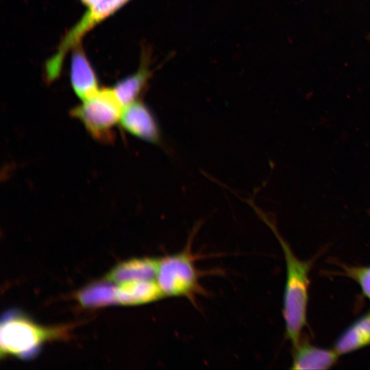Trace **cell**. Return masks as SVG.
I'll return each mask as SVG.
<instances>
[{
  "instance_id": "obj_5",
  "label": "cell",
  "mask_w": 370,
  "mask_h": 370,
  "mask_svg": "<svg viewBox=\"0 0 370 370\" xmlns=\"http://www.w3.org/2000/svg\"><path fill=\"white\" fill-rule=\"evenodd\" d=\"M119 123L123 129L136 138L155 145H163L158 122L142 101L138 99L124 107Z\"/></svg>"
},
{
  "instance_id": "obj_2",
  "label": "cell",
  "mask_w": 370,
  "mask_h": 370,
  "mask_svg": "<svg viewBox=\"0 0 370 370\" xmlns=\"http://www.w3.org/2000/svg\"><path fill=\"white\" fill-rule=\"evenodd\" d=\"M123 106L112 88H99L71 111L92 138L109 143L114 139V128L120 122Z\"/></svg>"
},
{
  "instance_id": "obj_4",
  "label": "cell",
  "mask_w": 370,
  "mask_h": 370,
  "mask_svg": "<svg viewBox=\"0 0 370 370\" xmlns=\"http://www.w3.org/2000/svg\"><path fill=\"white\" fill-rule=\"evenodd\" d=\"M130 1L131 0H100L94 7L87 9L82 17L66 32L54 54L46 62V80L51 83L57 79L61 73L64 58L69 50L79 44L82 38L90 30L115 14Z\"/></svg>"
},
{
  "instance_id": "obj_10",
  "label": "cell",
  "mask_w": 370,
  "mask_h": 370,
  "mask_svg": "<svg viewBox=\"0 0 370 370\" xmlns=\"http://www.w3.org/2000/svg\"><path fill=\"white\" fill-rule=\"evenodd\" d=\"M370 345V310L352 323L336 340L334 349L347 354Z\"/></svg>"
},
{
  "instance_id": "obj_1",
  "label": "cell",
  "mask_w": 370,
  "mask_h": 370,
  "mask_svg": "<svg viewBox=\"0 0 370 370\" xmlns=\"http://www.w3.org/2000/svg\"><path fill=\"white\" fill-rule=\"evenodd\" d=\"M253 208L272 230L284 253L286 279L282 314L286 337L291 341L293 347H295L300 343L301 332L307 324L309 273L312 261L299 259L288 243L277 230L273 221L255 205Z\"/></svg>"
},
{
  "instance_id": "obj_11",
  "label": "cell",
  "mask_w": 370,
  "mask_h": 370,
  "mask_svg": "<svg viewBox=\"0 0 370 370\" xmlns=\"http://www.w3.org/2000/svg\"><path fill=\"white\" fill-rule=\"evenodd\" d=\"M159 258H138L125 262L112 271L107 278L117 284L134 280H156Z\"/></svg>"
},
{
  "instance_id": "obj_3",
  "label": "cell",
  "mask_w": 370,
  "mask_h": 370,
  "mask_svg": "<svg viewBox=\"0 0 370 370\" xmlns=\"http://www.w3.org/2000/svg\"><path fill=\"white\" fill-rule=\"evenodd\" d=\"M195 256L187 246L182 251L159 258L156 281L164 297L194 299L203 292Z\"/></svg>"
},
{
  "instance_id": "obj_12",
  "label": "cell",
  "mask_w": 370,
  "mask_h": 370,
  "mask_svg": "<svg viewBox=\"0 0 370 370\" xmlns=\"http://www.w3.org/2000/svg\"><path fill=\"white\" fill-rule=\"evenodd\" d=\"M142 60L143 62L137 71L120 79L112 88L123 108L138 100V97L151 76L148 62L145 61L144 57Z\"/></svg>"
},
{
  "instance_id": "obj_13",
  "label": "cell",
  "mask_w": 370,
  "mask_h": 370,
  "mask_svg": "<svg viewBox=\"0 0 370 370\" xmlns=\"http://www.w3.org/2000/svg\"><path fill=\"white\" fill-rule=\"evenodd\" d=\"M345 275L360 286L363 295L370 300V266L343 267Z\"/></svg>"
},
{
  "instance_id": "obj_7",
  "label": "cell",
  "mask_w": 370,
  "mask_h": 370,
  "mask_svg": "<svg viewBox=\"0 0 370 370\" xmlns=\"http://www.w3.org/2000/svg\"><path fill=\"white\" fill-rule=\"evenodd\" d=\"M71 60V83L75 95L82 101L92 96L99 89L96 73L80 43L73 49Z\"/></svg>"
},
{
  "instance_id": "obj_6",
  "label": "cell",
  "mask_w": 370,
  "mask_h": 370,
  "mask_svg": "<svg viewBox=\"0 0 370 370\" xmlns=\"http://www.w3.org/2000/svg\"><path fill=\"white\" fill-rule=\"evenodd\" d=\"M53 332L25 320H10L1 326V347L6 353L22 354L36 347Z\"/></svg>"
},
{
  "instance_id": "obj_8",
  "label": "cell",
  "mask_w": 370,
  "mask_h": 370,
  "mask_svg": "<svg viewBox=\"0 0 370 370\" xmlns=\"http://www.w3.org/2000/svg\"><path fill=\"white\" fill-rule=\"evenodd\" d=\"M116 302L138 305L165 297L156 280H134L118 284L114 288Z\"/></svg>"
},
{
  "instance_id": "obj_14",
  "label": "cell",
  "mask_w": 370,
  "mask_h": 370,
  "mask_svg": "<svg viewBox=\"0 0 370 370\" xmlns=\"http://www.w3.org/2000/svg\"><path fill=\"white\" fill-rule=\"evenodd\" d=\"M82 3L85 5L88 9L92 8L97 5L100 0H80Z\"/></svg>"
},
{
  "instance_id": "obj_9",
  "label": "cell",
  "mask_w": 370,
  "mask_h": 370,
  "mask_svg": "<svg viewBox=\"0 0 370 370\" xmlns=\"http://www.w3.org/2000/svg\"><path fill=\"white\" fill-rule=\"evenodd\" d=\"M339 354L333 349L319 347L309 343L293 347L291 369H328L338 360Z\"/></svg>"
}]
</instances>
